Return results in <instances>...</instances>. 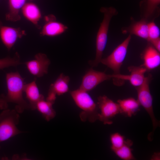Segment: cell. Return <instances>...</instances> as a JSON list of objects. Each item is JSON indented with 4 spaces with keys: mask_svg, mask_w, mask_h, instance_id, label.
I'll list each match as a JSON object with an SVG mask.
<instances>
[{
    "mask_svg": "<svg viewBox=\"0 0 160 160\" xmlns=\"http://www.w3.org/2000/svg\"><path fill=\"white\" fill-rule=\"evenodd\" d=\"M45 23L40 32L41 36H55L63 33L68 27L56 20L55 17L50 15L45 16Z\"/></svg>",
    "mask_w": 160,
    "mask_h": 160,
    "instance_id": "cell-12",
    "label": "cell"
},
{
    "mask_svg": "<svg viewBox=\"0 0 160 160\" xmlns=\"http://www.w3.org/2000/svg\"><path fill=\"white\" fill-rule=\"evenodd\" d=\"M100 11L103 14V18L97 35L95 57L94 60L89 62V63L92 67L97 66L100 63L107 42L108 33L110 21L112 17L118 13L116 9L112 7H102L100 9Z\"/></svg>",
    "mask_w": 160,
    "mask_h": 160,
    "instance_id": "cell-2",
    "label": "cell"
},
{
    "mask_svg": "<svg viewBox=\"0 0 160 160\" xmlns=\"http://www.w3.org/2000/svg\"><path fill=\"white\" fill-rule=\"evenodd\" d=\"M70 94L76 105L81 110L79 116L82 121L93 123L98 120L97 104L88 92L79 88L71 91Z\"/></svg>",
    "mask_w": 160,
    "mask_h": 160,
    "instance_id": "cell-3",
    "label": "cell"
},
{
    "mask_svg": "<svg viewBox=\"0 0 160 160\" xmlns=\"http://www.w3.org/2000/svg\"><path fill=\"white\" fill-rule=\"evenodd\" d=\"M24 79L19 73L11 72L6 73V80L7 92L6 95H0V108L7 109L8 103L16 104L15 110L18 113H21L26 109H30L28 103L23 96Z\"/></svg>",
    "mask_w": 160,
    "mask_h": 160,
    "instance_id": "cell-1",
    "label": "cell"
},
{
    "mask_svg": "<svg viewBox=\"0 0 160 160\" xmlns=\"http://www.w3.org/2000/svg\"><path fill=\"white\" fill-rule=\"evenodd\" d=\"M126 140L125 137L118 132L111 134L110 136L112 151L118 148L125 143Z\"/></svg>",
    "mask_w": 160,
    "mask_h": 160,
    "instance_id": "cell-23",
    "label": "cell"
},
{
    "mask_svg": "<svg viewBox=\"0 0 160 160\" xmlns=\"http://www.w3.org/2000/svg\"><path fill=\"white\" fill-rule=\"evenodd\" d=\"M128 69L130 73L129 75L113 74H111L112 79L128 81L132 85L136 87L140 85L144 80L145 73L147 71L146 69L141 65L139 66H130Z\"/></svg>",
    "mask_w": 160,
    "mask_h": 160,
    "instance_id": "cell-11",
    "label": "cell"
},
{
    "mask_svg": "<svg viewBox=\"0 0 160 160\" xmlns=\"http://www.w3.org/2000/svg\"><path fill=\"white\" fill-rule=\"evenodd\" d=\"M148 39L150 41L160 38V31L158 27L154 22L148 23Z\"/></svg>",
    "mask_w": 160,
    "mask_h": 160,
    "instance_id": "cell-24",
    "label": "cell"
},
{
    "mask_svg": "<svg viewBox=\"0 0 160 160\" xmlns=\"http://www.w3.org/2000/svg\"><path fill=\"white\" fill-rule=\"evenodd\" d=\"M20 116L15 109H5L0 114V142L22 132L17 127Z\"/></svg>",
    "mask_w": 160,
    "mask_h": 160,
    "instance_id": "cell-5",
    "label": "cell"
},
{
    "mask_svg": "<svg viewBox=\"0 0 160 160\" xmlns=\"http://www.w3.org/2000/svg\"><path fill=\"white\" fill-rule=\"evenodd\" d=\"M97 104L100 111L98 114V120L104 124H112L113 118L120 113L118 103L105 95L100 96L97 98Z\"/></svg>",
    "mask_w": 160,
    "mask_h": 160,
    "instance_id": "cell-7",
    "label": "cell"
},
{
    "mask_svg": "<svg viewBox=\"0 0 160 160\" xmlns=\"http://www.w3.org/2000/svg\"><path fill=\"white\" fill-rule=\"evenodd\" d=\"M143 58V63L142 65L147 71H150L158 67L160 64V55L152 45H149L144 51Z\"/></svg>",
    "mask_w": 160,
    "mask_h": 160,
    "instance_id": "cell-14",
    "label": "cell"
},
{
    "mask_svg": "<svg viewBox=\"0 0 160 160\" xmlns=\"http://www.w3.org/2000/svg\"><path fill=\"white\" fill-rule=\"evenodd\" d=\"M150 42L152 46L160 52V39L159 38L156 39L151 40Z\"/></svg>",
    "mask_w": 160,
    "mask_h": 160,
    "instance_id": "cell-26",
    "label": "cell"
},
{
    "mask_svg": "<svg viewBox=\"0 0 160 160\" xmlns=\"http://www.w3.org/2000/svg\"><path fill=\"white\" fill-rule=\"evenodd\" d=\"M24 64L32 75L39 78L48 73L50 61L46 54L39 53L35 55L34 59L26 62Z\"/></svg>",
    "mask_w": 160,
    "mask_h": 160,
    "instance_id": "cell-9",
    "label": "cell"
},
{
    "mask_svg": "<svg viewBox=\"0 0 160 160\" xmlns=\"http://www.w3.org/2000/svg\"><path fill=\"white\" fill-rule=\"evenodd\" d=\"M26 0H8L9 11L5 15L6 20L12 22L20 20V12L26 3Z\"/></svg>",
    "mask_w": 160,
    "mask_h": 160,
    "instance_id": "cell-18",
    "label": "cell"
},
{
    "mask_svg": "<svg viewBox=\"0 0 160 160\" xmlns=\"http://www.w3.org/2000/svg\"><path fill=\"white\" fill-rule=\"evenodd\" d=\"M133 143V142L131 140L127 139L125 143L122 146L112 151L122 160H135V158L132 154V149L131 148Z\"/></svg>",
    "mask_w": 160,
    "mask_h": 160,
    "instance_id": "cell-21",
    "label": "cell"
},
{
    "mask_svg": "<svg viewBox=\"0 0 160 160\" xmlns=\"http://www.w3.org/2000/svg\"><path fill=\"white\" fill-rule=\"evenodd\" d=\"M26 34L25 31L20 28L2 25L0 26V37L7 49L9 51L18 39Z\"/></svg>",
    "mask_w": 160,
    "mask_h": 160,
    "instance_id": "cell-10",
    "label": "cell"
},
{
    "mask_svg": "<svg viewBox=\"0 0 160 160\" xmlns=\"http://www.w3.org/2000/svg\"><path fill=\"white\" fill-rule=\"evenodd\" d=\"M36 81L35 78L32 82L25 84L24 87V92L29 101L30 109L32 110L36 109V104L39 101L44 99V96L39 92Z\"/></svg>",
    "mask_w": 160,
    "mask_h": 160,
    "instance_id": "cell-13",
    "label": "cell"
},
{
    "mask_svg": "<svg viewBox=\"0 0 160 160\" xmlns=\"http://www.w3.org/2000/svg\"><path fill=\"white\" fill-rule=\"evenodd\" d=\"M54 104L43 99L39 101L36 104V109L47 121H50L56 116V112L52 107Z\"/></svg>",
    "mask_w": 160,
    "mask_h": 160,
    "instance_id": "cell-20",
    "label": "cell"
},
{
    "mask_svg": "<svg viewBox=\"0 0 160 160\" xmlns=\"http://www.w3.org/2000/svg\"><path fill=\"white\" fill-rule=\"evenodd\" d=\"M21 11L26 19L37 28H40L39 23L42 15L40 9L36 4L32 2L26 3L22 9Z\"/></svg>",
    "mask_w": 160,
    "mask_h": 160,
    "instance_id": "cell-15",
    "label": "cell"
},
{
    "mask_svg": "<svg viewBox=\"0 0 160 160\" xmlns=\"http://www.w3.org/2000/svg\"><path fill=\"white\" fill-rule=\"evenodd\" d=\"M120 108V113L125 116L131 117L140 110V105L137 100L129 97L117 101Z\"/></svg>",
    "mask_w": 160,
    "mask_h": 160,
    "instance_id": "cell-16",
    "label": "cell"
},
{
    "mask_svg": "<svg viewBox=\"0 0 160 160\" xmlns=\"http://www.w3.org/2000/svg\"><path fill=\"white\" fill-rule=\"evenodd\" d=\"M160 2V0H147L145 19L148 18L153 14Z\"/></svg>",
    "mask_w": 160,
    "mask_h": 160,
    "instance_id": "cell-25",
    "label": "cell"
},
{
    "mask_svg": "<svg viewBox=\"0 0 160 160\" xmlns=\"http://www.w3.org/2000/svg\"><path fill=\"white\" fill-rule=\"evenodd\" d=\"M131 38L130 34L109 56L101 60L100 63L113 71V74H120V69L126 57Z\"/></svg>",
    "mask_w": 160,
    "mask_h": 160,
    "instance_id": "cell-6",
    "label": "cell"
},
{
    "mask_svg": "<svg viewBox=\"0 0 160 160\" xmlns=\"http://www.w3.org/2000/svg\"><path fill=\"white\" fill-rule=\"evenodd\" d=\"M160 159V153H154L151 158L152 160H159Z\"/></svg>",
    "mask_w": 160,
    "mask_h": 160,
    "instance_id": "cell-27",
    "label": "cell"
},
{
    "mask_svg": "<svg viewBox=\"0 0 160 160\" xmlns=\"http://www.w3.org/2000/svg\"><path fill=\"white\" fill-rule=\"evenodd\" d=\"M111 79V75L90 68L83 76L79 88L88 92L103 81Z\"/></svg>",
    "mask_w": 160,
    "mask_h": 160,
    "instance_id": "cell-8",
    "label": "cell"
},
{
    "mask_svg": "<svg viewBox=\"0 0 160 160\" xmlns=\"http://www.w3.org/2000/svg\"><path fill=\"white\" fill-rule=\"evenodd\" d=\"M69 77L61 73L56 80L49 87L48 93L55 95H63L69 91Z\"/></svg>",
    "mask_w": 160,
    "mask_h": 160,
    "instance_id": "cell-17",
    "label": "cell"
},
{
    "mask_svg": "<svg viewBox=\"0 0 160 160\" xmlns=\"http://www.w3.org/2000/svg\"><path fill=\"white\" fill-rule=\"evenodd\" d=\"M122 32L124 33L128 32L131 35H135L147 40L148 39V23L145 19L135 22Z\"/></svg>",
    "mask_w": 160,
    "mask_h": 160,
    "instance_id": "cell-19",
    "label": "cell"
},
{
    "mask_svg": "<svg viewBox=\"0 0 160 160\" xmlns=\"http://www.w3.org/2000/svg\"><path fill=\"white\" fill-rule=\"evenodd\" d=\"M21 63L19 55L16 52L12 57H7L0 59V69L10 66H16Z\"/></svg>",
    "mask_w": 160,
    "mask_h": 160,
    "instance_id": "cell-22",
    "label": "cell"
},
{
    "mask_svg": "<svg viewBox=\"0 0 160 160\" xmlns=\"http://www.w3.org/2000/svg\"><path fill=\"white\" fill-rule=\"evenodd\" d=\"M152 78V75L149 74L145 77L143 83L136 88L137 91V100L149 115L152 122V131L149 133L148 138L151 141L152 136L156 129L160 126V121L156 118L153 109V97L151 93L149 84Z\"/></svg>",
    "mask_w": 160,
    "mask_h": 160,
    "instance_id": "cell-4",
    "label": "cell"
}]
</instances>
